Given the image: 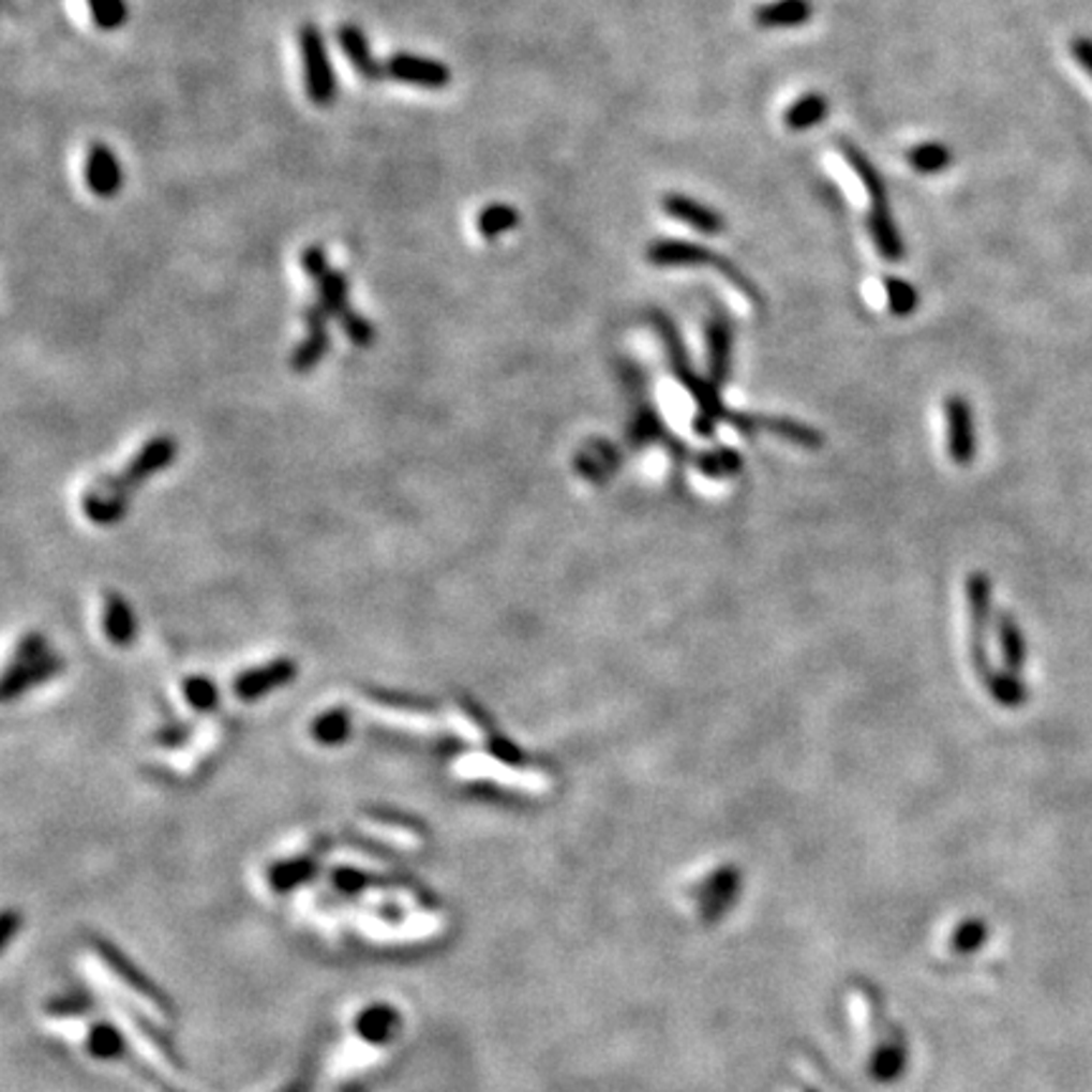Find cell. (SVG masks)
Listing matches in <instances>:
<instances>
[{"mask_svg":"<svg viewBox=\"0 0 1092 1092\" xmlns=\"http://www.w3.org/2000/svg\"><path fill=\"white\" fill-rule=\"evenodd\" d=\"M81 967L84 974L89 976V982L99 986L104 994L122 1002L124 1009H135L137 1014H143L145 1019L154 1021V1024H165L167 1021L165 1004H162L154 994H150V989H145L137 978L126 974L117 961H111V958L102 954H87L81 958Z\"/></svg>","mask_w":1092,"mask_h":1092,"instance_id":"obj_1","label":"cell"},{"mask_svg":"<svg viewBox=\"0 0 1092 1092\" xmlns=\"http://www.w3.org/2000/svg\"><path fill=\"white\" fill-rule=\"evenodd\" d=\"M647 260L653 266H660V269H714L729 279L744 296H749L751 301H761L753 281L742 269H736L734 260L718 256L716 251L706 249V245L675 241V238H660V241L647 245Z\"/></svg>","mask_w":1092,"mask_h":1092,"instance_id":"obj_2","label":"cell"},{"mask_svg":"<svg viewBox=\"0 0 1092 1092\" xmlns=\"http://www.w3.org/2000/svg\"><path fill=\"white\" fill-rule=\"evenodd\" d=\"M299 48L304 59L306 94L316 107H332L336 99V76L321 31L314 24L299 28Z\"/></svg>","mask_w":1092,"mask_h":1092,"instance_id":"obj_3","label":"cell"},{"mask_svg":"<svg viewBox=\"0 0 1092 1092\" xmlns=\"http://www.w3.org/2000/svg\"><path fill=\"white\" fill-rule=\"evenodd\" d=\"M440 926H443V918L435 913H413L398 923L372 918V915H362V918H357L359 933L368 936V939H372V941H387V943L425 939V936L438 933Z\"/></svg>","mask_w":1092,"mask_h":1092,"instance_id":"obj_4","label":"cell"},{"mask_svg":"<svg viewBox=\"0 0 1092 1092\" xmlns=\"http://www.w3.org/2000/svg\"><path fill=\"white\" fill-rule=\"evenodd\" d=\"M385 76H390L392 81L433 91L446 89L450 84V69L446 63L418 54H392L385 63Z\"/></svg>","mask_w":1092,"mask_h":1092,"instance_id":"obj_5","label":"cell"},{"mask_svg":"<svg viewBox=\"0 0 1092 1092\" xmlns=\"http://www.w3.org/2000/svg\"><path fill=\"white\" fill-rule=\"evenodd\" d=\"M946 428H948V455L958 466H967L976 455L974 413L963 398L946 400Z\"/></svg>","mask_w":1092,"mask_h":1092,"instance_id":"obj_6","label":"cell"},{"mask_svg":"<svg viewBox=\"0 0 1092 1092\" xmlns=\"http://www.w3.org/2000/svg\"><path fill=\"white\" fill-rule=\"evenodd\" d=\"M84 180L96 197H115L122 190V167H119L117 154L107 145L96 143L89 147Z\"/></svg>","mask_w":1092,"mask_h":1092,"instance_id":"obj_7","label":"cell"},{"mask_svg":"<svg viewBox=\"0 0 1092 1092\" xmlns=\"http://www.w3.org/2000/svg\"><path fill=\"white\" fill-rule=\"evenodd\" d=\"M663 210L671 218H675V221H680L683 225H690L693 230H699V234L718 236V234H723V228H725L723 215L714 208L703 206V203L695 200V197L671 193L663 197Z\"/></svg>","mask_w":1092,"mask_h":1092,"instance_id":"obj_8","label":"cell"},{"mask_svg":"<svg viewBox=\"0 0 1092 1092\" xmlns=\"http://www.w3.org/2000/svg\"><path fill=\"white\" fill-rule=\"evenodd\" d=\"M868 230H870L872 243H876V249H878L880 256L887 258V260H900V258H903V253H906L903 236H900V230H898V225H896V218H893L891 203H887V200L870 203Z\"/></svg>","mask_w":1092,"mask_h":1092,"instance_id":"obj_9","label":"cell"},{"mask_svg":"<svg viewBox=\"0 0 1092 1092\" xmlns=\"http://www.w3.org/2000/svg\"><path fill=\"white\" fill-rule=\"evenodd\" d=\"M336 41H340L342 51L347 54V59L351 61V66L357 69L359 76H364L368 81H379L385 76V66L375 59V54H372L370 48V41L368 36L362 33V28L351 26V24H344L336 28Z\"/></svg>","mask_w":1092,"mask_h":1092,"instance_id":"obj_10","label":"cell"},{"mask_svg":"<svg viewBox=\"0 0 1092 1092\" xmlns=\"http://www.w3.org/2000/svg\"><path fill=\"white\" fill-rule=\"evenodd\" d=\"M812 13V0H772V3L759 5L753 11V20L759 28L779 31V28H799L809 24Z\"/></svg>","mask_w":1092,"mask_h":1092,"instance_id":"obj_11","label":"cell"},{"mask_svg":"<svg viewBox=\"0 0 1092 1092\" xmlns=\"http://www.w3.org/2000/svg\"><path fill=\"white\" fill-rule=\"evenodd\" d=\"M111 1014H115L119 1030L124 1032L126 1042H130V1045L137 1049V1054H143L152 1067L162 1069V1073H165V1075H173V1062H170V1057L165 1054V1049H162L158 1042H154L150 1034H147L143 1027H139L137 1021L132 1019L130 1014L122 1009V1006H115V1009H111Z\"/></svg>","mask_w":1092,"mask_h":1092,"instance_id":"obj_12","label":"cell"},{"mask_svg":"<svg viewBox=\"0 0 1092 1092\" xmlns=\"http://www.w3.org/2000/svg\"><path fill=\"white\" fill-rule=\"evenodd\" d=\"M708 340V362L714 385H721L731 370V321L716 314L706 327Z\"/></svg>","mask_w":1092,"mask_h":1092,"instance_id":"obj_13","label":"cell"},{"mask_svg":"<svg viewBox=\"0 0 1092 1092\" xmlns=\"http://www.w3.org/2000/svg\"><path fill=\"white\" fill-rule=\"evenodd\" d=\"M827 115H829L827 96L820 94V91H809V94H802L797 102L784 111V124L787 130L792 132H807L812 130V126L822 124V119Z\"/></svg>","mask_w":1092,"mask_h":1092,"instance_id":"obj_14","label":"cell"},{"mask_svg":"<svg viewBox=\"0 0 1092 1092\" xmlns=\"http://www.w3.org/2000/svg\"><path fill=\"white\" fill-rule=\"evenodd\" d=\"M291 675H294V663H288V660H279V663L266 665L264 671H251V673L241 675V678L236 680V693L241 695V699H256V695L266 693V690L279 686V683H286L288 678H291Z\"/></svg>","mask_w":1092,"mask_h":1092,"instance_id":"obj_15","label":"cell"},{"mask_svg":"<svg viewBox=\"0 0 1092 1092\" xmlns=\"http://www.w3.org/2000/svg\"><path fill=\"white\" fill-rule=\"evenodd\" d=\"M840 152H842L844 162H848V165L852 167V173L857 175V180L863 182V188L868 190L870 203L887 200L885 182H883V178H880V173L876 170V167H872V162L865 158V154L859 152L855 145L848 143V139H842V143H840Z\"/></svg>","mask_w":1092,"mask_h":1092,"instance_id":"obj_16","label":"cell"},{"mask_svg":"<svg viewBox=\"0 0 1092 1092\" xmlns=\"http://www.w3.org/2000/svg\"><path fill=\"white\" fill-rule=\"evenodd\" d=\"M967 600L971 612V630H974V643L982 640L991 617V584L984 574H971L967 580Z\"/></svg>","mask_w":1092,"mask_h":1092,"instance_id":"obj_17","label":"cell"},{"mask_svg":"<svg viewBox=\"0 0 1092 1092\" xmlns=\"http://www.w3.org/2000/svg\"><path fill=\"white\" fill-rule=\"evenodd\" d=\"M316 304H319L329 316H342L349 312L347 306V294H349V279L347 273L342 271H329L316 281Z\"/></svg>","mask_w":1092,"mask_h":1092,"instance_id":"obj_18","label":"cell"},{"mask_svg":"<svg viewBox=\"0 0 1092 1092\" xmlns=\"http://www.w3.org/2000/svg\"><path fill=\"white\" fill-rule=\"evenodd\" d=\"M999 647H1002L1006 673L1017 675L1019 668L1024 665L1027 647H1024V635H1021L1017 619L1009 615H1004L1002 619H999Z\"/></svg>","mask_w":1092,"mask_h":1092,"instance_id":"obj_19","label":"cell"},{"mask_svg":"<svg viewBox=\"0 0 1092 1092\" xmlns=\"http://www.w3.org/2000/svg\"><path fill=\"white\" fill-rule=\"evenodd\" d=\"M519 221H521V215H519L517 208L506 206V203H496V206L483 208L481 213H478L476 228H478V234H481L483 238H489V241H493V238L509 234V230L517 228Z\"/></svg>","mask_w":1092,"mask_h":1092,"instance_id":"obj_20","label":"cell"},{"mask_svg":"<svg viewBox=\"0 0 1092 1092\" xmlns=\"http://www.w3.org/2000/svg\"><path fill=\"white\" fill-rule=\"evenodd\" d=\"M906 160L915 173L939 175L951 165L954 154H951L948 147L941 143H923V145H915L913 150H908Z\"/></svg>","mask_w":1092,"mask_h":1092,"instance_id":"obj_21","label":"cell"},{"mask_svg":"<svg viewBox=\"0 0 1092 1092\" xmlns=\"http://www.w3.org/2000/svg\"><path fill=\"white\" fill-rule=\"evenodd\" d=\"M104 625H107V635L115 643H130L132 635H135V619H132V612L126 608L122 597L109 595L107 597V612H104Z\"/></svg>","mask_w":1092,"mask_h":1092,"instance_id":"obj_22","label":"cell"},{"mask_svg":"<svg viewBox=\"0 0 1092 1092\" xmlns=\"http://www.w3.org/2000/svg\"><path fill=\"white\" fill-rule=\"evenodd\" d=\"M984 683H986V688H989L991 699L1002 703V706L1014 708L1027 699L1024 683H1021L1017 675H1012V673H991Z\"/></svg>","mask_w":1092,"mask_h":1092,"instance_id":"obj_23","label":"cell"},{"mask_svg":"<svg viewBox=\"0 0 1092 1092\" xmlns=\"http://www.w3.org/2000/svg\"><path fill=\"white\" fill-rule=\"evenodd\" d=\"M87 9L94 26L102 28V31L122 28L126 24V16H130L124 0H87Z\"/></svg>","mask_w":1092,"mask_h":1092,"instance_id":"obj_24","label":"cell"},{"mask_svg":"<svg viewBox=\"0 0 1092 1092\" xmlns=\"http://www.w3.org/2000/svg\"><path fill=\"white\" fill-rule=\"evenodd\" d=\"M885 296H887V309H891L896 316H908L918 309V291L911 284H906L903 279H885Z\"/></svg>","mask_w":1092,"mask_h":1092,"instance_id":"obj_25","label":"cell"},{"mask_svg":"<svg viewBox=\"0 0 1092 1092\" xmlns=\"http://www.w3.org/2000/svg\"><path fill=\"white\" fill-rule=\"evenodd\" d=\"M329 347V334L327 329H312L306 336L304 344H299V349L294 351V368L299 372L312 370L316 362L324 357V351Z\"/></svg>","mask_w":1092,"mask_h":1092,"instance_id":"obj_26","label":"cell"},{"mask_svg":"<svg viewBox=\"0 0 1092 1092\" xmlns=\"http://www.w3.org/2000/svg\"><path fill=\"white\" fill-rule=\"evenodd\" d=\"M377 1060V1049L370 1047L368 1042H349V1045H344V1049L340 1054L334 1057V1067L340 1069V1073H351V1069H362L372 1065V1062Z\"/></svg>","mask_w":1092,"mask_h":1092,"instance_id":"obj_27","label":"cell"},{"mask_svg":"<svg viewBox=\"0 0 1092 1092\" xmlns=\"http://www.w3.org/2000/svg\"><path fill=\"white\" fill-rule=\"evenodd\" d=\"M368 827V833L372 837H377V840H383L387 844H392V848H405V850H413L418 848L420 844V837L413 833V829L407 827H400V824H390V822H368L364 824Z\"/></svg>","mask_w":1092,"mask_h":1092,"instance_id":"obj_28","label":"cell"},{"mask_svg":"<svg viewBox=\"0 0 1092 1092\" xmlns=\"http://www.w3.org/2000/svg\"><path fill=\"white\" fill-rule=\"evenodd\" d=\"M347 729H349L347 716L340 714V710H334V714L321 716L319 721L314 723V736L324 744H336L347 736Z\"/></svg>","mask_w":1092,"mask_h":1092,"instance_id":"obj_29","label":"cell"},{"mask_svg":"<svg viewBox=\"0 0 1092 1092\" xmlns=\"http://www.w3.org/2000/svg\"><path fill=\"white\" fill-rule=\"evenodd\" d=\"M342 329L357 347H370L372 340H375V329L372 324L355 312H347L342 316Z\"/></svg>","mask_w":1092,"mask_h":1092,"instance_id":"obj_30","label":"cell"},{"mask_svg":"<svg viewBox=\"0 0 1092 1092\" xmlns=\"http://www.w3.org/2000/svg\"><path fill=\"white\" fill-rule=\"evenodd\" d=\"M738 466H742V461H738L736 453H731V450H718V453L703 455L701 468L710 476H729V474H736Z\"/></svg>","mask_w":1092,"mask_h":1092,"instance_id":"obj_31","label":"cell"},{"mask_svg":"<svg viewBox=\"0 0 1092 1092\" xmlns=\"http://www.w3.org/2000/svg\"><path fill=\"white\" fill-rule=\"evenodd\" d=\"M185 695H188V701L193 703L195 708H200V710H203V708H206V710H208V708H213V706H215V701H218V693H215L213 683L206 680V678H193V680H188V686H185Z\"/></svg>","mask_w":1092,"mask_h":1092,"instance_id":"obj_32","label":"cell"},{"mask_svg":"<svg viewBox=\"0 0 1092 1092\" xmlns=\"http://www.w3.org/2000/svg\"><path fill=\"white\" fill-rule=\"evenodd\" d=\"M48 1030H51L54 1034H61V1037L69 1042H87L89 1039L87 1021L79 1017H61V1019L48 1021Z\"/></svg>","mask_w":1092,"mask_h":1092,"instance_id":"obj_33","label":"cell"},{"mask_svg":"<svg viewBox=\"0 0 1092 1092\" xmlns=\"http://www.w3.org/2000/svg\"><path fill=\"white\" fill-rule=\"evenodd\" d=\"M301 269L306 271V276L319 281L324 273H329V256L321 245H309V249L301 251Z\"/></svg>","mask_w":1092,"mask_h":1092,"instance_id":"obj_34","label":"cell"},{"mask_svg":"<svg viewBox=\"0 0 1092 1092\" xmlns=\"http://www.w3.org/2000/svg\"><path fill=\"white\" fill-rule=\"evenodd\" d=\"M1069 48H1073L1075 61L1080 63L1082 72L1092 79V39H1075Z\"/></svg>","mask_w":1092,"mask_h":1092,"instance_id":"obj_35","label":"cell"},{"mask_svg":"<svg viewBox=\"0 0 1092 1092\" xmlns=\"http://www.w3.org/2000/svg\"><path fill=\"white\" fill-rule=\"evenodd\" d=\"M362 1032H375V1034L387 1032V1014L385 1012H370L368 1017L362 1019Z\"/></svg>","mask_w":1092,"mask_h":1092,"instance_id":"obj_36","label":"cell"}]
</instances>
